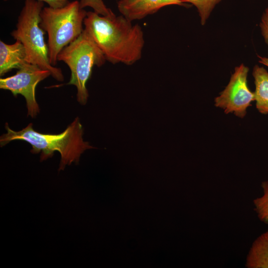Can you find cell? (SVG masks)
<instances>
[{
  "label": "cell",
  "instance_id": "obj_1",
  "mask_svg": "<svg viewBox=\"0 0 268 268\" xmlns=\"http://www.w3.org/2000/svg\"><path fill=\"white\" fill-rule=\"evenodd\" d=\"M83 24L109 62L131 66L141 58L145 41L138 24H133L122 15L88 11Z\"/></svg>",
  "mask_w": 268,
  "mask_h": 268
},
{
  "label": "cell",
  "instance_id": "obj_2",
  "mask_svg": "<svg viewBox=\"0 0 268 268\" xmlns=\"http://www.w3.org/2000/svg\"><path fill=\"white\" fill-rule=\"evenodd\" d=\"M6 133L0 136V146H3L14 140H24L30 143L31 152L36 154L41 152V160L47 159L58 151L61 154L59 170L72 163H78L81 154L86 150L93 148L82 138L83 128L78 117L59 134H42L33 129L32 124L19 131H15L5 126Z\"/></svg>",
  "mask_w": 268,
  "mask_h": 268
},
{
  "label": "cell",
  "instance_id": "obj_3",
  "mask_svg": "<svg viewBox=\"0 0 268 268\" xmlns=\"http://www.w3.org/2000/svg\"><path fill=\"white\" fill-rule=\"evenodd\" d=\"M44 5V2L39 0H25L16 29L10 35L23 45L28 63L49 70L55 79L63 81L64 77L61 68L53 66L50 63L48 46L44 37L45 32L40 26V13Z\"/></svg>",
  "mask_w": 268,
  "mask_h": 268
},
{
  "label": "cell",
  "instance_id": "obj_4",
  "mask_svg": "<svg viewBox=\"0 0 268 268\" xmlns=\"http://www.w3.org/2000/svg\"><path fill=\"white\" fill-rule=\"evenodd\" d=\"M87 13L78 0L69 2L61 8L49 6L42 9L40 26L48 34L49 61L53 66L56 65L60 52L83 31Z\"/></svg>",
  "mask_w": 268,
  "mask_h": 268
},
{
  "label": "cell",
  "instance_id": "obj_5",
  "mask_svg": "<svg viewBox=\"0 0 268 268\" xmlns=\"http://www.w3.org/2000/svg\"><path fill=\"white\" fill-rule=\"evenodd\" d=\"M57 59L69 67L71 76L67 84L76 87L77 100L85 105L89 96L86 82L90 77L92 68L94 66L101 67L106 62L103 52L84 29L77 39L60 52Z\"/></svg>",
  "mask_w": 268,
  "mask_h": 268
},
{
  "label": "cell",
  "instance_id": "obj_6",
  "mask_svg": "<svg viewBox=\"0 0 268 268\" xmlns=\"http://www.w3.org/2000/svg\"><path fill=\"white\" fill-rule=\"evenodd\" d=\"M249 68L242 64L235 68L225 88L214 99V106L226 114L244 118L248 108L255 101L254 93L248 85Z\"/></svg>",
  "mask_w": 268,
  "mask_h": 268
},
{
  "label": "cell",
  "instance_id": "obj_7",
  "mask_svg": "<svg viewBox=\"0 0 268 268\" xmlns=\"http://www.w3.org/2000/svg\"><path fill=\"white\" fill-rule=\"evenodd\" d=\"M51 72L38 66L26 62L12 76L0 79V88L10 91L14 96L22 95L25 99L28 115L34 118L39 112L35 99V88Z\"/></svg>",
  "mask_w": 268,
  "mask_h": 268
},
{
  "label": "cell",
  "instance_id": "obj_8",
  "mask_svg": "<svg viewBox=\"0 0 268 268\" xmlns=\"http://www.w3.org/2000/svg\"><path fill=\"white\" fill-rule=\"evenodd\" d=\"M172 5H189L183 0H119L117 2L121 15L132 22L143 19L165 6Z\"/></svg>",
  "mask_w": 268,
  "mask_h": 268
},
{
  "label": "cell",
  "instance_id": "obj_9",
  "mask_svg": "<svg viewBox=\"0 0 268 268\" xmlns=\"http://www.w3.org/2000/svg\"><path fill=\"white\" fill-rule=\"evenodd\" d=\"M27 62L26 53L19 40L12 44L0 41V75L2 76L13 68L18 69Z\"/></svg>",
  "mask_w": 268,
  "mask_h": 268
},
{
  "label": "cell",
  "instance_id": "obj_10",
  "mask_svg": "<svg viewBox=\"0 0 268 268\" xmlns=\"http://www.w3.org/2000/svg\"><path fill=\"white\" fill-rule=\"evenodd\" d=\"M245 262L247 268H268V229L252 243Z\"/></svg>",
  "mask_w": 268,
  "mask_h": 268
},
{
  "label": "cell",
  "instance_id": "obj_11",
  "mask_svg": "<svg viewBox=\"0 0 268 268\" xmlns=\"http://www.w3.org/2000/svg\"><path fill=\"white\" fill-rule=\"evenodd\" d=\"M252 75L254 78L256 107L258 111L268 115V71L258 65L254 66Z\"/></svg>",
  "mask_w": 268,
  "mask_h": 268
},
{
  "label": "cell",
  "instance_id": "obj_12",
  "mask_svg": "<svg viewBox=\"0 0 268 268\" xmlns=\"http://www.w3.org/2000/svg\"><path fill=\"white\" fill-rule=\"evenodd\" d=\"M263 195L253 200L254 210L259 220L268 224V180L261 183Z\"/></svg>",
  "mask_w": 268,
  "mask_h": 268
},
{
  "label": "cell",
  "instance_id": "obj_13",
  "mask_svg": "<svg viewBox=\"0 0 268 268\" xmlns=\"http://www.w3.org/2000/svg\"><path fill=\"white\" fill-rule=\"evenodd\" d=\"M221 0H183L184 2L190 3L197 9L202 25H204L211 11Z\"/></svg>",
  "mask_w": 268,
  "mask_h": 268
},
{
  "label": "cell",
  "instance_id": "obj_14",
  "mask_svg": "<svg viewBox=\"0 0 268 268\" xmlns=\"http://www.w3.org/2000/svg\"><path fill=\"white\" fill-rule=\"evenodd\" d=\"M79 3L82 8L90 7L94 12L100 15L103 16L115 15L112 10L106 6L103 0H80Z\"/></svg>",
  "mask_w": 268,
  "mask_h": 268
},
{
  "label": "cell",
  "instance_id": "obj_15",
  "mask_svg": "<svg viewBox=\"0 0 268 268\" xmlns=\"http://www.w3.org/2000/svg\"><path fill=\"white\" fill-rule=\"evenodd\" d=\"M261 33L268 46V6L263 13L260 23Z\"/></svg>",
  "mask_w": 268,
  "mask_h": 268
},
{
  "label": "cell",
  "instance_id": "obj_16",
  "mask_svg": "<svg viewBox=\"0 0 268 268\" xmlns=\"http://www.w3.org/2000/svg\"><path fill=\"white\" fill-rule=\"evenodd\" d=\"M7 1L8 0H3ZM44 2H46L50 7L53 8H61L66 5L69 1L68 0H37Z\"/></svg>",
  "mask_w": 268,
  "mask_h": 268
},
{
  "label": "cell",
  "instance_id": "obj_17",
  "mask_svg": "<svg viewBox=\"0 0 268 268\" xmlns=\"http://www.w3.org/2000/svg\"><path fill=\"white\" fill-rule=\"evenodd\" d=\"M258 57L260 59L259 63L268 67V58L263 57L260 56H258Z\"/></svg>",
  "mask_w": 268,
  "mask_h": 268
}]
</instances>
